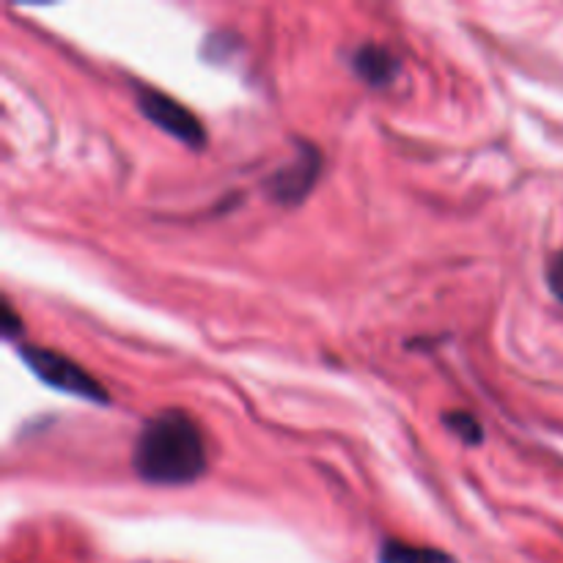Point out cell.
Segmentation results:
<instances>
[{"label":"cell","mask_w":563,"mask_h":563,"mask_svg":"<svg viewBox=\"0 0 563 563\" xmlns=\"http://www.w3.org/2000/svg\"><path fill=\"white\" fill-rule=\"evenodd\" d=\"M132 465L143 482L157 487H185L207 471V445L185 412L165 410L148 418L141 429Z\"/></svg>","instance_id":"obj_1"},{"label":"cell","mask_w":563,"mask_h":563,"mask_svg":"<svg viewBox=\"0 0 563 563\" xmlns=\"http://www.w3.org/2000/svg\"><path fill=\"white\" fill-rule=\"evenodd\" d=\"M20 361L42 379L49 388L60 390V394L77 396V399L93 401V405H108V390L91 377L82 366H77L71 357L60 355L55 350H44V346H20Z\"/></svg>","instance_id":"obj_2"},{"label":"cell","mask_w":563,"mask_h":563,"mask_svg":"<svg viewBox=\"0 0 563 563\" xmlns=\"http://www.w3.org/2000/svg\"><path fill=\"white\" fill-rule=\"evenodd\" d=\"M137 108L146 115L152 124H157L159 130L174 135L176 141H181L190 148H201L207 135H203V124L185 108L181 102L170 99L168 93L157 91V88H141L137 91Z\"/></svg>","instance_id":"obj_3"},{"label":"cell","mask_w":563,"mask_h":563,"mask_svg":"<svg viewBox=\"0 0 563 563\" xmlns=\"http://www.w3.org/2000/svg\"><path fill=\"white\" fill-rule=\"evenodd\" d=\"M317 176H319V154L306 146L295 159H291V163H286L280 170H275L267 190L275 201L300 203L302 198L311 192V187L317 185Z\"/></svg>","instance_id":"obj_4"},{"label":"cell","mask_w":563,"mask_h":563,"mask_svg":"<svg viewBox=\"0 0 563 563\" xmlns=\"http://www.w3.org/2000/svg\"><path fill=\"white\" fill-rule=\"evenodd\" d=\"M352 69L368 86L379 88L388 86L399 75V60H396V55L390 49L379 47V44H366V47H357L355 55H352Z\"/></svg>","instance_id":"obj_5"},{"label":"cell","mask_w":563,"mask_h":563,"mask_svg":"<svg viewBox=\"0 0 563 563\" xmlns=\"http://www.w3.org/2000/svg\"><path fill=\"white\" fill-rule=\"evenodd\" d=\"M379 563H456L449 553L434 548H416L405 542H385L379 548Z\"/></svg>","instance_id":"obj_6"},{"label":"cell","mask_w":563,"mask_h":563,"mask_svg":"<svg viewBox=\"0 0 563 563\" xmlns=\"http://www.w3.org/2000/svg\"><path fill=\"white\" fill-rule=\"evenodd\" d=\"M445 423H449L451 432L460 434L465 443H478V440H482V427H478V423L473 421V416H467V412H449V416H445Z\"/></svg>","instance_id":"obj_7"},{"label":"cell","mask_w":563,"mask_h":563,"mask_svg":"<svg viewBox=\"0 0 563 563\" xmlns=\"http://www.w3.org/2000/svg\"><path fill=\"white\" fill-rule=\"evenodd\" d=\"M548 284H550V291H553V295L563 302V251L559 256H553V262H550Z\"/></svg>","instance_id":"obj_8"},{"label":"cell","mask_w":563,"mask_h":563,"mask_svg":"<svg viewBox=\"0 0 563 563\" xmlns=\"http://www.w3.org/2000/svg\"><path fill=\"white\" fill-rule=\"evenodd\" d=\"M3 330H5V335H14L22 330V324L16 322V317H14V311H11L9 302L3 306Z\"/></svg>","instance_id":"obj_9"}]
</instances>
